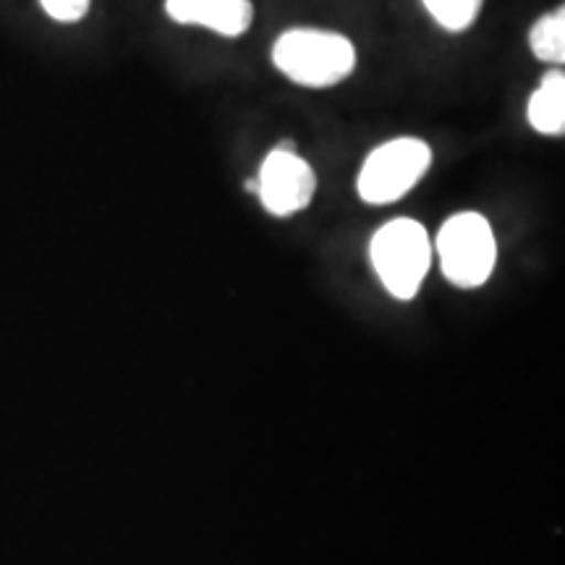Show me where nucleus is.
<instances>
[{"label": "nucleus", "instance_id": "1", "mask_svg": "<svg viewBox=\"0 0 565 565\" xmlns=\"http://www.w3.org/2000/svg\"><path fill=\"white\" fill-rule=\"evenodd\" d=\"M273 63L294 84L324 89L349 79L356 66V51L351 40L338 32L291 30L275 42Z\"/></svg>", "mask_w": 565, "mask_h": 565}, {"label": "nucleus", "instance_id": "2", "mask_svg": "<svg viewBox=\"0 0 565 565\" xmlns=\"http://www.w3.org/2000/svg\"><path fill=\"white\" fill-rule=\"evenodd\" d=\"M370 257L387 294L395 299H414L433 263L429 236L422 223L398 217L374 233Z\"/></svg>", "mask_w": 565, "mask_h": 565}, {"label": "nucleus", "instance_id": "3", "mask_svg": "<svg viewBox=\"0 0 565 565\" xmlns=\"http://www.w3.org/2000/svg\"><path fill=\"white\" fill-rule=\"evenodd\" d=\"M433 166V147L416 137H401L380 145L364 160L359 173V196L366 204H391L406 196Z\"/></svg>", "mask_w": 565, "mask_h": 565}, {"label": "nucleus", "instance_id": "4", "mask_svg": "<svg viewBox=\"0 0 565 565\" xmlns=\"http://www.w3.org/2000/svg\"><path fill=\"white\" fill-rule=\"evenodd\" d=\"M443 273L458 288L484 286L498 263L492 225L479 212H458L445 221L437 236Z\"/></svg>", "mask_w": 565, "mask_h": 565}, {"label": "nucleus", "instance_id": "5", "mask_svg": "<svg viewBox=\"0 0 565 565\" xmlns=\"http://www.w3.org/2000/svg\"><path fill=\"white\" fill-rule=\"evenodd\" d=\"M259 202L267 212L278 217H288L294 212L309 207L317 192V175L307 160L299 158L291 141H280L267 154L257 179Z\"/></svg>", "mask_w": 565, "mask_h": 565}, {"label": "nucleus", "instance_id": "6", "mask_svg": "<svg viewBox=\"0 0 565 565\" xmlns=\"http://www.w3.org/2000/svg\"><path fill=\"white\" fill-rule=\"evenodd\" d=\"M168 17L175 24H194L223 38H242L254 21L249 0H168Z\"/></svg>", "mask_w": 565, "mask_h": 565}, {"label": "nucleus", "instance_id": "7", "mask_svg": "<svg viewBox=\"0 0 565 565\" xmlns=\"http://www.w3.org/2000/svg\"><path fill=\"white\" fill-rule=\"evenodd\" d=\"M529 124L545 137H563L565 134V74L561 68L547 71L542 76L540 89L529 100Z\"/></svg>", "mask_w": 565, "mask_h": 565}, {"label": "nucleus", "instance_id": "8", "mask_svg": "<svg viewBox=\"0 0 565 565\" xmlns=\"http://www.w3.org/2000/svg\"><path fill=\"white\" fill-rule=\"evenodd\" d=\"M529 45H532V53L540 61L563 66L565 63V11L557 9L536 21L532 32H529Z\"/></svg>", "mask_w": 565, "mask_h": 565}, {"label": "nucleus", "instance_id": "9", "mask_svg": "<svg viewBox=\"0 0 565 565\" xmlns=\"http://www.w3.org/2000/svg\"><path fill=\"white\" fill-rule=\"evenodd\" d=\"M437 24L448 32H463L475 24L484 0H422Z\"/></svg>", "mask_w": 565, "mask_h": 565}, {"label": "nucleus", "instance_id": "10", "mask_svg": "<svg viewBox=\"0 0 565 565\" xmlns=\"http://www.w3.org/2000/svg\"><path fill=\"white\" fill-rule=\"evenodd\" d=\"M92 0H40V6L45 13L61 24H74V21L84 19V13L89 11Z\"/></svg>", "mask_w": 565, "mask_h": 565}]
</instances>
